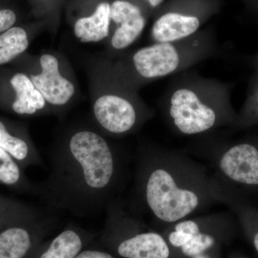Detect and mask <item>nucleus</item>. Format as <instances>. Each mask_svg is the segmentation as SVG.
Returning <instances> with one entry per match:
<instances>
[{"label":"nucleus","mask_w":258,"mask_h":258,"mask_svg":"<svg viewBox=\"0 0 258 258\" xmlns=\"http://www.w3.org/2000/svg\"><path fill=\"white\" fill-rule=\"evenodd\" d=\"M50 173L38 183V196L54 211L87 216L119 198L130 171L126 156L101 134L79 129L51 154Z\"/></svg>","instance_id":"nucleus-1"},{"label":"nucleus","mask_w":258,"mask_h":258,"mask_svg":"<svg viewBox=\"0 0 258 258\" xmlns=\"http://www.w3.org/2000/svg\"><path fill=\"white\" fill-rule=\"evenodd\" d=\"M217 180L184 151L142 144L134 160L127 207L136 215L172 225L220 204Z\"/></svg>","instance_id":"nucleus-2"},{"label":"nucleus","mask_w":258,"mask_h":258,"mask_svg":"<svg viewBox=\"0 0 258 258\" xmlns=\"http://www.w3.org/2000/svg\"><path fill=\"white\" fill-rule=\"evenodd\" d=\"M159 109L171 132L184 137L216 132L234 120L227 86L189 70L173 76Z\"/></svg>","instance_id":"nucleus-3"},{"label":"nucleus","mask_w":258,"mask_h":258,"mask_svg":"<svg viewBox=\"0 0 258 258\" xmlns=\"http://www.w3.org/2000/svg\"><path fill=\"white\" fill-rule=\"evenodd\" d=\"M219 55L220 45L215 35L199 31L183 40L142 47L134 52L131 63L142 81H155L184 72Z\"/></svg>","instance_id":"nucleus-4"},{"label":"nucleus","mask_w":258,"mask_h":258,"mask_svg":"<svg viewBox=\"0 0 258 258\" xmlns=\"http://www.w3.org/2000/svg\"><path fill=\"white\" fill-rule=\"evenodd\" d=\"M102 240L123 258H169L170 249L164 237L147 230L142 219L117 198L107 205Z\"/></svg>","instance_id":"nucleus-5"},{"label":"nucleus","mask_w":258,"mask_h":258,"mask_svg":"<svg viewBox=\"0 0 258 258\" xmlns=\"http://www.w3.org/2000/svg\"><path fill=\"white\" fill-rule=\"evenodd\" d=\"M93 113L98 125L113 136L126 135L150 119L154 111L140 108L132 100L118 94L103 95L95 103Z\"/></svg>","instance_id":"nucleus-6"},{"label":"nucleus","mask_w":258,"mask_h":258,"mask_svg":"<svg viewBox=\"0 0 258 258\" xmlns=\"http://www.w3.org/2000/svg\"><path fill=\"white\" fill-rule=\"evenodd\" d=\"M57 217L50 212L35 220L18 222L0 231V258H33Z\"/></svg>","instance_id":"nucleus-7"},{"label":"nucleus","mask_w":258,"mask_h":258,"mask_svg":"<svg viewBox=\"0 0 258 258\" xmlns=\"http://www.w3.org/2000/svg\"><path fill=\"white\" fill-rule=\"evenodd\" d=\"M42 73L31 76V81L45 101L54 106H63L74 94L75 88L69 80L59 73L58 61L54 56L42 55L40 58Z\"/></svg>","instance_id":"nucleus-8"},{"label":"nucleus","mask_w":258,"mask_h":258,"mask_svg":"<svg viewBox=\"0 0 258 258\" xmlns=\"http://www.w3.org/2000/svg\"><path fill=\"white\" fill-rule=\"evenodd\" d=\"M111 19L118 25L111 39L115 50H123L137 40L147 20L138 6L125 0H116L111 5Z\"/></svg>","instance_id":"nucleus-9"},{"label":"nucleus","mask_w":258,"mask_h":258,"mask_svg":"<svg viewBox=\"0 0 258 258\" xmlns=\"http://www.w3.org/2000/svg\"><path fill=\"white\" fill-rule=\"evenodd\" d=\"M226 214L215 213L211 215L187 218L185 220L184 230L191 235V239L182 247L181 252L187 257H194L212 249L217 242L214 231L220 230L228 220Z\"/></svg>","instance_id":"nucleus-10"},{"label":"nucleus","mask_w":258,"mask_h":258,"mask_svg":"<svg viewBox=\"0 0 258 258\" xmlns=\"http://www.w3.org/2000/svg\"><path fill=\"white\" fill-rule=\"evenodd\" d=\"M201 17L197 14L171 10L160 15L152 28L154 42L177 41L198 33L201 27Z\"/></svg>","instance_id":"nucleus-11"},{"label":"nucleus","mask_w":258,"mask_h":258,"mask_svg":"<svg viewBox=\"0 0 258 258\" xmlns=\"http://www.w3.org/2000/svg\"><path fill=\"white\" fill-rule=\"evenodd\" d=\"M96 237L79 225L70 223L47 243H42L33 258H76Z\"/></svg>","instance_id":"nucleus-12"},{"label":"nucleus","mask_w":258,"mask_h":258,"mask_svg":"<svg viewBox=\"0 0 258 258\" xmlns=\"http://www.w3.org/2000/svg\"><path fill=\"white\" fill-rule=\"evenodd\" d=\"M3 120H0V147L11 154L24 169L32 166L43 165L40 154L37 152L23 134L13 130Z\"/></svg>","instance_id":"nucleus-13"},{"label":"nucleus","mask_w":258,"mask_h":258,"mask_svg":"<svg viewBox=\"0 0 258 258\" xmlns=\"http://www.w3.org/2000/svg\"><path fill=\"white\" fill-rule=\"evenodd\" d=\"M25 170L11 154L0 147V184L18 193L38 196V184L30 181Z\"/></svg>","instance_id":"nucleus-14"},{"label":"nucleus","mask_w":258,"mask_h":258,"mask_svg":"<svg viewBox=\"0 0 258 258\" xmlns=\"http://www.w3.org/2000/svg\"><path fill=\"white\" fill-rule=\"evenodd\" d=\"M111 20V5L102 3L91 16L76 22L75 34L83 42L101 41L109 35Z\"/></svg>","instance_id":"nucleus-15"},{"label":"nucleus","mask_w":258,"mask_h":258,"mask_svg":"<svg viewBox=\"0 0 258 258\" xmlns=\"http://www.w3.org/2000/svg\"><path fill=\"white\" fill-rule=\"evenodd\" d=\"M16 93L17 98L12 109L19 115H33L45 106V100L41 93L35 88L31 79L25 74H18L10 81Z\"/></svg>","instance_id":"nucleus-16"},{"label":"nucleus","mask_w":258,"mask_h":258,"mask_svg":"<svg viewBox=\"0 0 258 258\" xmlns=\"http://www.w3.org/2000/svg\"><path fill=\"white\" fill-rule=\"evenodd\" d=\"M50 212L0 194V231L18 222L40 218Z\"/></svg>","instance_id":"nucleus-17"},{"label":"nucleus","mask_w":258,"mask_h":258,"mask_svg":"<svg viewBox=\"0 0 258 258\" xmlns=\"http://www.w3.org/2000/svg\"><path fill=\"white\" fill-rule=\"evenodd\" d=\"M28 45V35L23 28L13 27L5 31L0 35V66L23 53Z\"/></svg>","instance_id":"nucleus-18"},{"label":"nucleus","mask_w":258,"mask_h":258,"mask_svg":"<svg viewBox=\"0 0 258 258\" xmlns=\"http://www.w3.org/2000/svg\"><path fill=\"white\" fill-rule=\"evenodd\" d=\"M16 22V15L11 10H0V32H5Z\"/></svg>","instance_id":"nucleus-19"},{"label":"nucleus","mask_w":258,"mask_h":258,"mask_svg":"<svg viewBox=\"0 0 258 258\" xmlns=\"http://www.w3.org/2000/svg\"><path fill=\"white\" fill-rule=\"evenodd\" d=\"M191 235L189 234L185 233L181 231L174 230L169 233L168 236V240L173 247L180 248L184 244H186L191 239Z\"/></svg>","instance_id":"nucleus-20"},{"label":"nucleus","mask_w":258,"mask_h":258,"mask_svg":"<svg viewBox=\"0 0 258 258\" xmlns=\"http://www.w3.org/2000/svg\"><path fill=\"white\" fill-rule=\"evenodd\" d=\"M76 258H115L113 254L106 251L95 249H84Z\"/></svg>","instance_id":"nucleus-21"},{"label":"nucleus","mask_w":258,"mask_h":258,"mask_svg":"<svg viewBox=\"0 0 258 258\" xmlns=\"http://www.w3.org/2000/svg\"><path fill=\"white\" fill-rule=\"evenodd\" d=\"M164 0H147L148 3H149V5H150L152 8H156L157 7H159V5L162 4Z\"/></svg>","instance_id":"nucleus-22"},{"label":"nucleus","mask_w":258,"mask_h":258,"mask_svg":"<svg viewBox=\"0 0 258 258\" xmlns=\"http://www.w3.org/2000/svg\"><path fill=\"white\" fill-rule=\"evenodd\" d=\"M253 242L254 247H255V248L256 249H257L258 252V232H256V233L254 234Z\"/></svg>","instance_id":"nucleus-23"},{"label":"nucleus","mask_w":258,"mask_h":258,"mask_svg":"<svg viewBox=\"0 0 258 258\" xmlns=\"http://www.w3.org/2000/svg\"><path fill=\"white\" fill-rule=\"evenodd\" d=\"M205 252H204V253L198 254V255L194 256V257H191V258H212L211 256L209 255V254H205Z\"/></svg>","instance_id":"nucleus-24"},{"label":"nucleus","mask_w":258,"mask_h":258,"mask_svg":"<svg viewBox=\"0 0 258 258\" xmlns=\"http://www.w3.org/2000/svg\"><path fill=\"white\" fill-rule=\"evenodd\" d=\"M257 105H258V93H257Z\"/></svg>","instance_id":"nucleus-25"},{"label":"nucleus","mask_w":258,"mask_h":258,"mask_svg":"<svg viewBox=\"0 0 258 258\" xmlns=\"http://www.w3.org/2000/svg\"><path fill=\"white\" fill-rule=\"evenodd\" d=\"M242 258H244V257H242Z\"/></svg>","instance_id":"nucleus-26"}]
</instances>
